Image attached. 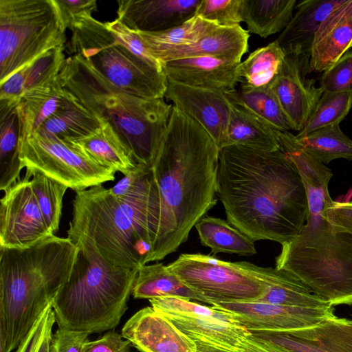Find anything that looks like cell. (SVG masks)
<instances>
[{
	"label": "cell",
	"instance_id": "26",
	"mask_svg": "<svg viewBox=\"0 0 352 352\" xmlns=\"http://www.w3.org/2000/svg\"><path fill=\"white\" fill-rule=\"evenodd\" d=\"M74 98L63 87L58 76L25 92L17 106L21 123L20 138L34 133L49 118L66 107Z\"/></svg>",
	"mask_w": 352,
	"mask_h": 352
},
{
	"label": "cell",
	"instance_id": "19",
	"mask_svg": "<svg viewBox=\"0 0 352 352\" xmlns=\"http://www.w3.org/2000/svg\"><path fill=\"white\" fill-rule=\"evenodd\" d=\"M201 0H119L117 19L134 31L157 32L195 16Z\"/></svg>",
	"mask_w": 352,
	"mask_h": 352
},
{
	"label": "cell",
	"instance_id": "46",
	"mask_svg": "<svg viewBox=\"0 0 352 352\" xmlns=\"http://www.w3.org/2000/svg\"><path fill=\"white\" fill-rule=\"evenodd\" d=\"M56 319L52 303L32 327L15 352H38L47 332L53 328Z\"/></svg>",
	"mask_w": 352,
	"mask_h": 352
},
{
	"label": "cell",
	"instance_id": "13",
	"mask_svg": "<svg viewBox=\"0 0 352 352\" xmlns=\"http://www.w3.org/2000/svg\"><path fill=\"white\" fill-rule=\"evenodd\" d=\"M212 307L226 311L233 323L252 331H288L315 327L335 316L334 308L301 307L262 302H222Z\"/></svg>",
	"mask_w": 352,
	"mask_h": 352
},
{
	"label": "cell",
	"instance_id": "7",
	"mask_svg": "<svg viewBox=\"0 0 352 352\" xmlns=\"http://www.w3.org/2000/svg\"><path fill=\"white\" fill-rule=\"evenodd\" d=\"M276 267L333 307L352 305V234L326 217L307 220L299 234L282 245Z\"/></svg>",
	"mask_w": 352,
	"mask_h": 352
},
{
	"label": "cell",
	"instance_id": "48",
	"mask_svg": "<svg viewBox=\"0 0 352 352\" xmlns=\"http://www.w3.org/2000/svg\"><path fill=\"white\" fill-rule=\"evenodd\" d=\"M131 346L122 335L109 331L99 339L89 341L82 352H131Z\"/></svg>",
	"mask_w": 352,
	"mask_h": 352
},
{
	"label": "cell",
	"instance_id": "21",
	"mask_svg": "<svg viewBox=\"0 0 352 352\" xmlns=\"http://www.w3.org/2000/svg\"><path fill=\"white\" fill-rule=\"evenodd\" d=\"M163 315L193 342L197 352H237L250 335L243 326L219 318Z\"/></svg>",
	"mask_w": 352,
	"mask_h": 352
},
{
	"label": "cell",
	"instance_id": "9",
	"mask_svg": "<svg viewBox=\"0 0 352 352\" xmlns=\"http://www.w3.org/2000/svg\"><path fill=\"white\" fill-rule=\"evenodd\" d=\"M55 0H0V83L66 42Z\"/></svg>",
	"mask_w": 352,
	"mask_h": 352
},
{
	"label": "cell",
	"instance_id": "31",
	"mask_svg": "<svg viewBox=\"0 0 352 352\" xmlns=\"http://www.w3.org/2000/svg\"><path fill=\"white\" fill-rule=\"evenodd\" d=\"M296 0H244L248 31L265 38L281 32L294 15Z\"/></svg>",
	"mask_w": 352,
	"mask_h": 352
},
{
	"label": "cell",
	"instance_id": "32",
	"mask_svg": "<svg viewBox=\"0 0 352 352\" xmlns=\"http://www.w3.org/2000/svg\"><path fill=\"white\" fill-rule=\"evenodd\" d=\"M104 123L74 98L66 107L49 118L38 130L71 142L92 134Z\"/></svg>",
	"mask_w": 352,
	"mask_h": 352
},
{
	"label": "cell",
	"instance_id": "3",
	"mask_svg": "<svg viewBox=\"0 0 352 352\" xmlns=\"http://www.w3.org/2000/svg\"><path fill=\"white\" fill-rule=\"evenodd\" d=\"M78 248L54 234L23 248L0 247V352H12L68 280Z\"/></svg>",
	"mask_w": 352,
	"mask_h": 352
},
{
	"label": "cell",
	"instance_id": "6",
	"mask_svg": "<svg viewBox=\"0 0 352 352\" xmlns=\"http://www.w3.org/2000/svg\"><path fill=\"white\" fill-rule=\"evenodd\" d=\"M72 242L78 248L75 263L52 302L56 322L89 334L114 329L127 309L138 270L109 261L83 239Z\"/></svg>",
	"mask_w": 352,
	"mask_h": 352
},
{
	"label": "cell",
	"instance_id": "17",
	"mask_svg": "<svg viewBox=\"0 0 352 352\" xmlns=\"http://www.w3.org/2000/svg\"><path fill=\"white\" fill-rule=\"evenodd\" d=\"M122 336L140 352H197L193 342L152 307L131 317Z\"/></svg>",
	"mask_w": 352,
	"mask_h": 352
},
{
	"label": "cell",
	"instance_id": "29",
	"mask_svg": "<svg viewBox=\"0 0 352 352\" xmlns=\"http://www.w3.org/2000/svg\"><path fill=\"white\" fill-rule=\"evenodd\" d=\"M131 294L139 299L176 296L207 303L203 297L186 286L163 263L142 266L138 270Z\"/></svg>",
	"mask_w": 352,
	"mask_h": 352
},
{
	"label": "cell",
	"instance_id": "39",
	"mask_svg": "<svg viewBox=\"0 0 352 352\" xmlns=\"http://www.w3.org/2000/svg\"><path fill=\"white\" fill-rule=\"evenodd\" d=\"M31 184L43 214L54 234L59 228L63 199L68 188L37 172L32 174Z\"/></svg>",
	"mask_w": 352,
	"mask_h": 352
},
{
	"label": "cell",
	"instance_id": "5",
	"mask_svg": "<svg viewBox=\"0 0 352 352\" xmlns=\"http://www.w3.org/2000/svg\"><path fill=\"white\" fill-rule=\"evenodd\" d=\"M58 79L84 107L115 129L138 164L152 166L168 126L172 104L164 98H144L124 92L78 54L66 58Z\"/></svg>",
	"mask_w": 352,
	"mask_h": 352
},
{
	"label": "cell",
	"instance_id": "42",
	"mask_svg": "<svg viewBox=\"0 0 352 352\" xmlns=\"http://www.w3.org/2000/svg\"><path fill=\"white\" fill-rule=\"evenodd\" d=\"M244 0H201L196 16L220 27H232L243 22Z\"/></svg>",
	"mask_w": 352,
	"mask_h": 352
},
{
	"label": "cell",
	"instance_id": "25",
	"mask_svg": "<svg viewBox=\"0 0 352 352\" xmlns=\"http://www.w3.org/2000/svg\"><path fill=\"white\" fill-rule=\"evenodd\" d=\"M249 38V32L240 25L220 27L194 43L172 47L154 56L163 64L171 60L196 56H215L241 61L248 50Z\"/></svg>",
	"mask_w": 352,
	"mask_h": 352
},
{
	"label": "cell",
	"instance_id": "35",
	"mask_svg": "<svg viewBox=\"0 0 352 352\" xmlns=\"http://www.w3.org/2000/svg\"><path fill=\"white\" fill-rule=\"evenodd\" d=\"M220 26L195 15L182 24L157 32H138L149 52L155 54L172 47L194 43Z\"/></svg>",
	"mask_w": 352,
	"mask_h": 352
},
{
	"label": "cell",
	"instance_id": "20",
	"mask_svg": "<svg viewBox=\"0 0 352 352\" xmlns=\"http://www.w3.org/2000/svg\"><path fill=\"white\" fill-rule=\"evenodd\" d=\"M277 137L280 150L296 166L305 188L309 208L307 220L325 217V210L333 201L328 189L333 176L331 169L306 152L289 131H278Z\"/></svg>",
	"mask_w": 352,
	"mask_h": 352
},
{
	"label": "cell",
	"instance_id": "15",
	"mask_svg": "<svg viewBox=\"0 0 352 352\" xmlns=\"http://www.w3.org/2000/svg\"><path fill=\"white\" fill-rule=\"evenodd\" d=\"M164 98L203 126L219 150L224 148L230 109V102L224 92L192 87L168 80Z\"/></svg>",
	"mask_w": 352,
	"mask_h": 352
},
{
	"label": "cell",
	"instance_id": "38",
	"mask_svg": "<svg viewBox=\"0 0 352 352\" xmlns=\"http://www.w3.org/2000/svg\"><path fill=\"white\" fill-rule=\"evenodd\" d=\"M352 108V92L324 91L312 113L296 137L340 122Z\"/></svg>",
	"mask_w": 352,
	"mask_h": 352
},
{
	"label": "cell",
	"instance_id": "14",
	"mask_svg": "<svg viewBox=\"0 0 352 352\" xmlns=\"http://www.w3.org/2000/svg\"><path fill=\"white\" fill-rule=\"evenodd\" d=\"M311 71L310 54H286L282 68L271 88L289 119L292 130L300 131L323 94L316 80L307 78Z\"/></svg>",
	"mask_w": 352,
	"mask_h": 352
},
{
	"label": "cell",
	"instance_id": "36",
	"mask_svg": "<svg viewBox=\"0 0 352 352\" xmlns=\"http://www.w3.org/2000/svg\"><path fill=\"white\" fill-rule=\"evenodd\" d=\"M232 102L239 104L268 122L280 131L292 129V124L271 87L252 88L241 86L239 89L224 92Z\"/></svg>",
	"mask_w": 352,
	"mask_h": 352
},
{
	"label": "cell",
	"instance_id": "10",
	"mask_svg": "<svg viewBox=\"0 0 352 352\" xmlns=\"http://www.w3.org/2000/svg\"><path fill=\"white\" fill-rule=\"evenodd\" d=\"M23 168L40 173L76 192L114 181L116 171L84 154L73 144L39 130L19 138Z\"/></svg>",
	"mask_w": 352,
	"mask_h": 352
},
{
	"label": "cell",
	"instance_id": "44",
	"mask_svg": "<svg viewBox=\"0 0 352 352\" xmlns=\"http://www.w3.org/2000/svg\"><path fill=\"white\" fill-rule=\"evenodd\" d=\"M105 24L117 36L118 40L132 53L145 60L158 71L164 72L163 63L149 52L136 31L131 30L117 19L112 21L106 22Z\"/></svg>",
	"mask_w": 352,
	"mask_h": 352
},
{
	"label": "cell",
	"instance_id": "43",
	"mask_svg": "<svg viewBox=\"0 0 352 352\" xmlns=\"http://www.w3.org/2000/svg\"><path fill=\"white\" fill-rule=\"evenodd\" d=\"M323 92H352V51L349 50L320 79Z\"/></svg>",
	"mask_w": 352,
	"mask_h": 352
},
{
	"label": "cell",
	"instance_id": "28",
	"mask_svg": "<svg viewBox=\"0 0 352 352\" xmlns=\"http://www.w3.org/2000/svg\"><path fill=\"white\" fill-rule=\"evenodd\" d=\"M68 142L99 164L124 175L138 164L130 148L108 122L89 135Z\"/></svg>",
	"mask_w": 352,
	"mask_h": 352
},
{
	"label": "cell",
	"instance_id": "18",
	"mask_svg": "<svg viewBox=\"0 0 352 352\" xmlns=\"http://www.w3.org/2000/svg\"><path fill=\"white\" fill-rule=\"evenodd\" d=\"M241 61L215 56H196L164 63L168 80L182 85L220 92L235 89Z\"/></svg>",
	"mask_w": 352,
	"mask_h": 352
},
{
	"label": "cell",
	"instance_id": "37",
	"mask_svg": "<svg viewBox=\"0 0 352 352\" xmlns=\"http://www.w3.org/2000/svg\"><path fill=\"white\" fill-rule=\"evenodd\" d=\"M296 138L306 152L324 164L337 159L352 160V140L342 132L340 124Z\"/></svg>",
	"mask_w": 352,
	"mask_h": 352
},
{
	"label": "cell",
	"instance_id": "51",
	"mask_svg": "<svg viewBox=\"0 0 352 352\" xmlns=\"http://www.w3.org/2000/svg\"><path fill=\"white\" fill-rule=\"evenodd\" d=\"M52 336V329L46 334L45 339L38 350V352H50V346Z\"/></svg>",
	"mask_w": 352,
	"mask_h": 352
},
{
	"label": "cell",
	"instance_id": "34",
	"mask_svg": "<svg viewBox=\"0 0 352 352\" xmlns=\"http://www.w3.org/2000/svg\"><path fill=\"white\" fill-rule=\"evenodd\" d=\"M285 56L276 40L257 48L239 65L241 85L257 89L271 87L280 73Z\"/></svg>",
	"mask_w": 352,
	"mask_h": 352
},
{
	"label": "cell",
	"instance_id": "33",
	"mask_svg": "<svg viewBox=\"0 0 352 352\" xmlns=\"http://www.w3.org/2000/svg\"><path fill=\"white\" fill-rule=\"evenodd\" d=\"M201 244L217 253L252 256L256 253L254 241L233 227L228 221L204 216L195 226Z\"/></svg>",
	"mask_w": 352,
	"mask_h": 352
},
{
	"label": "cell",
	"instance_id": "1",
	"mask_svg": "<svg viewBox=\"0 0 352 352\" xmlns=\"http://www.w3.org/2000/svg\"><path fill=\"white\" fill-rule=\"evenodd\" d=\"M217 196L229 223L253 241L283 245L298 236L307 221L305 188L296 166L280 149H221Z\"/></svg>",
	"mask_w": 352,
	"mask_h": 352
},
{
	"label": "cell",
	"instance_id": "30",
	"mask_svg": "<svg viewBox=\"0 0 352 352\" xmlns=\"http://www.w3.org/2000/svg\"><path fill=\"white\" fill-rule=\"evenodd\" d=\"M18 104L0 105V190H6L20 178L21 123Z\"/></svg>",
	"mask_w": 352,
	"mask_h": 352
},
{
	"label": "cell",
	"instance_id": "2",
	"mask_svg": "<svg viewBox=\"0 0 352 352\" xmlns=\"http://www.w3.org/2000/svg\"><path fill=\"white\" fill-rule=\"evenodd\" d=\"M219 148L206 130L173 105L151 170L160 213L148 262L175 252L217 201Z\"/></svg>",
	"mask_w": 352,
	"mask_h": 352
},
{
	"label": "cell",
	"instance_id": "41",
	"mask_svg": "<svg viewBox=\"0 0 352 352\" xmlns=\"http://www.w3.org/2000/svg\"><path fill=\"white\" fill-rule=\"evenodd\" d=\"M151 307L162 314L191 317L216 318L232 322L228 314L213 307L176 296H164L149 300Z\"/></svg>",
	"mask_w": 352,
	"mask_h": 352
},
{
	"label": "cell",
	"instance_id": "40",
	"mask_svg": "<svg viewBox=\"0 0 352 352\" xmlns=\"http://www.w3.org/2000/svg\"><path fill=\"white\" fill-rule=\"evenodd\" d=\"M65 46L54 48L23 67L25 74L24 94L42 86L58 76L66 59Z\"/></svg>",
	"mask_w": 352,
	"mask_h": 352
},
{
	"label": "cell",
	"instance_id": "47",
	"mask_svg": "<svg viewBox=\"0 0 352 352\" xmlns=\"http://www.w3.org/2000/svg\"><path fill=\"white\" fill-rule=\"evenodd\" d=\"M89 333L58 327L52 335L50 352H82Z\"/></svg>",
	"mask_w": 352,
	"mask_h": 352
},
{
	"label": "cell",
	"instance_id": "27",
	"mask_svg": "<svg viewBox=\"0 0 352 352\" xmlns=\"http://www.w3.org/2000/svg\"><path fill=\"white\" fill-rule=\"evenodd\" d=\"M278 131L246 107L230 102L224 148L241 146L266 151H277L280 149Z\"/></svg>",
	"mask_w": 352,
	"mask_h": 352
},
{
	"label": "cell",
	"instance_id": "8",
	"mask_svg": "<svg viewBox=\"0 0 352 352\" xmlns=\"http://www.w3.org/2000/svg\"><path fill=\"white\" fill-rule=\"evenodd\" d=\"M70 30L72 54L84 58L110 83L135 96L164 98L168 84L165 74L128 50L105 23L89 16Z\"/></svg>",
	"mask_w": 352,
	"mask_h": 352
},
{
	"label": "cell",
	"instance_id": "12",
	"mask_svg": "<svg viewBox=\"0 0 352 352\" xmlns=\"http://www.w3.org/2000/svg\"><path fill=\"white\" fill-rule=\"evenodd\" d=\"M32 175L4 190L0 204V247L23 248L52 236L33 191Z\"/></svg>",
	"mask_w": 352,
	"mask_h": 352
},
{
	"label": "cell",
	"instance_id": "11",
	"mask_svg": "<svg viewBox=\"0 0 352 352\" xmlns=\"http://www.w3.org/2000/svg\"><path fill=\"white\" fill-rule=\"evenodd\" d=\"M166 266L211 305L256 301L265 292L263 284L236 262L201 253L182 254Z\"/></svg>",
	"mask_w": 352,
	"mask_h": 352
},
{
	"label": "cell",
	"instance_id": "22",
	"mask_svg": "<svg viewBox=\"0 0 352 352\" xmlns=\"http://www.w3.org/2000/svg\"><path fill=\"white\" fill-rule=\"evenodd\" d=\"M352 47V0L345 1L324 19L310 52L312 72H324Z\"/></svg>",
	"mask_w": 352,
	"mask_h": 352
},
{
	"label": "cell",
	"instance_id": "16",
	"mask_svg": "<svg viewBox=\"0 0 352 352\" xmlns=\"http://www.w3.org/2000/svg\"><path fill=\"white\" fill-rule=\"evenodd\" d=\"M250 335L290 352H352V319L336 316L307 329Z\"/></svg>",
	"mask_w": 352,
	"mask_h": 352
},
{
	"label": "cell",
	"instance_id": "23",
	"mask_svg": "<svg viewBox=\"0 0 352 352\" xmlns=\"http://www.w3.org/2000/svg\"><path fill=\"white\" fill-rule=\"evenodd\" d=\"M236 263L263 284L265 292L256 302L301 307H322L330 305L287 270L276 267H261L246 261Z\"/></svg>",
	"mask_w": 352,
	"mask_h": 352
},
{
	"label": "cell",
	"instance_id": "24",
	"mask_svg": "<svg viewBox=\"0 0 352 352\" xmlns=\"http://www.w3.org/2000/svg\"><path fill=\"white\" fill-rule=\"evenodd\" d=\"M345 0H305L297 2L296 12L276 40L285 54H310L316 33L324 19Z\"/></svg>",
	"mask_w": 352,
	"mask_h": 352
},
{
	"label": "cell",
	"instance_id": "4",
	"mask_svg": "<svg viewBox=\"0 0 352 352\" xmlns=\"http://www.w3.org/2000/svg\"><path fill=\"white\" fill-rule=\"evenodd\" d=\"M67 237L83 239L119 266L139 270L148 263L160 213L153 173L138 192L118 198L102 184L77 191Z\"/></svg>",
	"mask_w": 352,
	"mask_h": 352
},
{
	"label": "cell",
	"instance_id": "49",
	"mask_svg": "<svg viewBox=\"0 0 352 352\" xmlns=\"http://www.w3.org/2000/svg\"><path fill=\"white\" fill-rule=\"evenodd\" d=\"M324 213L330 223L352 234V201H333Z\"/></svg>",
	"mask_w": 352,
	"mask_h": 352
},
{
	"label": "cell",
	"instance_id": "50",
	"mask_svg": "<svg viewBox=\"0 0 352 352\" xmlns=\"http://www.w3.org/2000/svg\"><path fill=\"white\" fill-rule=\"evenodd\" d=\"M237 352H290L277 345L257 339L251 335L243 342Z\"/></svg>",
	"mask_w": 352,
	"mask_h": 352
},
{
	"label": "cell",
	"instance_id": "45",
	"mask_svg": "<svg viewBox=\"0 0 352 352\" xmlns=\"http://www.w3.org/2000/svg\"><path fill=\"white\" fill-rule=\"evenodd\" d=\"M65 29L72 30L81 20L92 16L97 10L96 0H55Z\"/></svg>",
	"mask_w": 352,
	"mask_h": 352
}]
</instances>
